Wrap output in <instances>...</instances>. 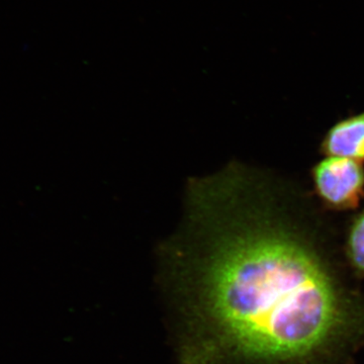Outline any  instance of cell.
Wrapping results in <instances>:
<instances>
[{"mask_svg": "<svg viewBox=\"0 0 364 364\" xmlns=\"http://www.w3.org/2000/svg\"><path fill=\"white\" fill-rule=\"evenodd\" d=\"M186 203L181 229L159 251L186 301L181 364L289 360L331 338L342 316L334 282L250 170L231 164L191 179Z\"/></svg>", "mask_w": 364, "mask_h": 364, "instance_id": "6da1fadb", "label": "cell"}, {"mask_svg": "<svg viewBox=\"0 0 364 364\" xmlns=\"http://www.w3.org/2000/svg\"><path fill=\"white\" fill-rule=\"evenodd\" d=\"M316 193L326 207L335 210H355L364 198V167L361 162L327 157L312 169Z\"/></svg>", "mask_w": 364, "mask_h": 364, "instance_id": "7a4b0ae2", "label": "cell"}, {"mask_svg": "<svg viewBox=\"0 0 364 364\" xmlns=\"http://www.w3.org/2000/svg\"><path fill=\"white\" fill-rule=\"evenodd\" d=\"M327 157H342L364 162V112L346 117L326 133L320 145Z\"/></svg>", "mask_w": 364, "mask_h": 364, "instance_id": "3957f363", "label": "cell"}, {"mask_svg": "<svg viewBox=\"0 0 364 364\" xmlns=\"http://www.w3.org/2000/svg\"><path fill=\"white\" fill-rule=\"evenodd\" d=\"M347 255L354 267L364 272V210L352 223L347 237Z\"/></svg>", "mask_w": 364, "mask_h": 364, "instance_id": "277c9868", "label": "cell"}]
</instances>
